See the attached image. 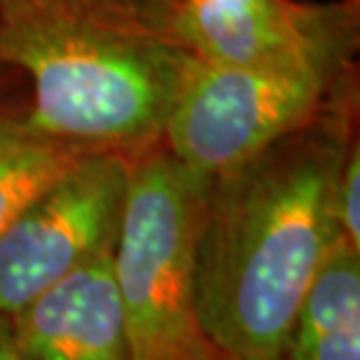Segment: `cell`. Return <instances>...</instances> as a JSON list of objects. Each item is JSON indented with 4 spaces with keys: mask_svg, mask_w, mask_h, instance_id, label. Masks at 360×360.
I'll return each instance as SVG.
<instances>
[{
    "mask_svg": "<svg viewBox=\"0 0 360 360\" xmlns=\"http://www.w3.org/2000/svg\"><path fill=\"white\" fill-rule=\"evenodd\" d=\"M356 84L319 117L208 178L194 304L227 360H283L297 309L340 236L337 178L356 141Z\"/></svg>",
    "mask_w": 360,
    "mask_h": 360,
    "instance_id": "obj_1",
    "label": "cell"
},
{
    "mask_svg": "<svg viewBox=\"0 0 360 360\" xmlns=\"http://www.w3.org/2000/svg\"><path fill=\"white\" fill-rule=\"evenodd\" d=\"M176 0H0V63L31 77L26 124L82 150L136 155L162 141L194 56Z\"/></svg>",
    "mask_w": 360,
    "mask_h": 360,
    "instance_id": "obj_2",
    "label": "cell"
},
{
    "mask_svg": "<svg viewBox=\"0 0 360 360\" xmlns=\"http://www.w3.org/2000/svg\"><path fill=\"white\" fill-rule=\"evenodd\" d=\"M208 178L155 143L129 155L112 271L134 360H201L213 351L194 304Z\"/></svg>",
    "mask_w": 360,
    "mask_h": 360,
    "instance_id": "obj_3",
    "label": "cell"
},
{
    "mask_svg": "<svg viewBox=\"0 0 360 360\" xmlns=\"http://www.w3.org/2000/svg\"><path fill=\"white\" fill-rule=\"evenodd\" d=\"M354 63L229 66L194 56L162 131L171 155L218 176L316 120L356 84Z\"/></svg>",
    "mask_w": 360,
    "mask_h": 360,
    "instance_id": "obj_4",
    "label": "cell"
},
{
    "mask_svg": "<svg viewBox=\"0 0 360 360\" xmlns=\"http://www.w3.org/2000/svg\"><path fill=\"white\" fill-rule=\"evenodd\" d=\"M127 178V155L91 150L21 208L0 236V316L115 248Z\"/></svg>",
    "mask_w": 360,
    "mask_h": 360,
    "instance_id": "obj_5",
    "label": "cell"
},
{
    "mask_svg": "<svg viewBox=\"0 0 360 360\" xmlns=\"http://www.w3.org/2000/svg\"><path fill=\"white\" fill-rule=\"evenodd\" d=\"M174 31L192 56L229 66L354 63L358 0H176Z\"/></svg>",
    "mask_w": 360,
    "mask_h": 360,
    "instance_id": "obj_6",
    "label": "cell"
},
{
    "mask_svg": "<svg viewBox=\"0 0 360 360\" xmlns=\"http://www.w3.org/2000/svg\"><path fill=\"white\" fill-rule=\"evenodd\" d=\"M24 360H134L112 250L7 316Z\"/></svg>",
    "mask_w": 360,
    "mask_h": 360,
    "instance_id": "obj_7",
    "label": "cell"
},
{
    "mask_svg": "<svg viewBox=\"0 0 360 360\" xmlns=\"http://www.w3.org/2000/svg\"><path fill=\"white\" fill-rule=\"evenodd\" d=\"M283 360H360V250L342 234L302 297Z\"/></svg>",
    "mask_w": 360,
    "mask_h": 360,
    "instance_id": "obj_8",
    "label": "cell"
},
{
    "mask_svg": "<svg viewBox=\"0 0 360 360\" xmlns=\"http://www.w3.org/2000/svg\"><path fill=\"white\" fill-rule=\"evenodd\" d=\"M84 153L91 150L49 139L24 117H0V236L35 194Z\"/></svg>",
    "mask_w": 360,
    "mask_h": 360,
    "instance_id": "obj_9",
    "label": "cell"
},
{
    "mask_svg": "<svg viewBox=\"0 0 360 360\" xmlns=\"http://www.w3.org/2000/svg\"><path fill=\"white\" fill-rule=\"evenodd\" d=\"M337 225L342 236L351 246L360 250V148L358 139L351 143L347 157H344L340 178H337L335 194Z\"/></svg>",
    "mask_w": 360,
    "mask_h": 360,
    "instance_id": "obj_10",
    "label": "cell"
},
{
    "mask_svg": "<svg viewBox=\"0 0 360 360\" xmlns=\"http://www.w3.org/2000/svg\"><path fill=\"white\" fill-rule=\"evenodd\" d=\"M0 360H24V356L19 354L17 344L12 340L10 321L5 316H0Z\"/></svg>",
    "mask_w": 360,
    "mask_h": 360,
    "instance_id": "obj_11",
    "label": "cell"
},
{
    "mask_svg": "<svg viewBox=\"0 0 360 360\" xmlns=\"http://www.w3.org/2000/svg\"><path fill=\"white\" fill-rule=\"evenodd\" d=\"M201 360H227V358H222V356L218 354V351H215V349H213V351H211V354H208L206 358H201Z\"/></svg>",
    "mask_w": 360,
    "mask_h": 360,
    "instance_id": "obj_12",
    "label": "cell"
},
{
    "mask_svg": "<svg viewBox=\"0 0 360 360\" xmlns=\"http://www.w3.org/2000/svg\"><path fill=\"white\" fill-rule=\"evenodd\" d=\"M0 66H3V63H0ZM0 117H5V112H3V110H0Z\"/></svg>",
    "mask_w": 360,
    "mask_h": 360,
    "instance_id": "obj_13",
    "label": "cell"
}]
</instances>
